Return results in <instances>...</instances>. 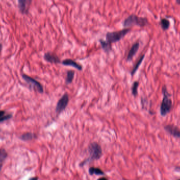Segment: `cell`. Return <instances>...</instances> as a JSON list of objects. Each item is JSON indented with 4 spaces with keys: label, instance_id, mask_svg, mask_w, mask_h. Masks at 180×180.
<instances>
[{
    "label": "cell",
    "instance_id": "cell-1",
    "mask_svg": "<svg viewBox=\"0 0 180 180\" xmlns=\"http://www.w3.org/2000/svg\"><path fill=\"white\" fill-rule=\"evenodd\" d=\"M148 24V20L146 18L140 17L132 14L127 16L123 23V26L125 28H129L133 25H137L144 27Z\"/></svg>",
    "mask_w": 180,
    "mask_h": 180
},
{
    "label": "cell",
    "instance_id": "cell-2",
    "mask_svg": "<svg viewBox=\"0 0 180 180\" xmlns=\"http://www.w3.org/2000/svg\"><path fill=\"white\" fill-rule=\"evenodd\" d=\"M163 98L160 106V113L162 116H165L169 113L172 108V101L170 97V94L165 86H163L162 89Z\"/></svg>",
    "mask_w": 180,
    "mask_h": 180
},
{
    "label": "cell",
    "instance_id": "cell-3",
    "mask_svg": "<svg viewBox=\"0 0 180 180\" xmlns=\"http://www.w3.org/2000/svg\"><path fill=\"white\" fill-rule=\"evenodd\" d=\"M131 31V28H124L119 31L108 32L106 34V40L111 44L117 42L122 39Z\"/></svg>",
    "mask_w": 180,
    "mask_h": 180
},
{
    "label": "cell",
    "instance_id": "cell-4",
    "mask_svg": "<svg viewBox=\"0 0 180 180\" xmlns=\"http://www.w3.org/2000/svg\"><path fill=\"white\" fill-rule=\"evenodd\" d=\"M89 153L90 158L88 159L89 161L97 160L102 155V149L99 144L96 142L91 143L89 146Z\"/></svg>",
    "mask_w": 180,
    "mask_h": 180
},
{
    "label": "cell",
    "instance_id": "cell-5",
    "mask_svg": "<svg viewBox=\"0 0 180 180\" xmlns=\"http://www.w3.org/2000/svg\"><path fill=\"white\" fill-rule=\"evenodd\" d=\"M22 78L28 84L30 85V86L34 90L39 92V93H43V87L40 82H39V81L34 79V78L25 74L22 75Z\"/></svg>",
    "mask_w": 180,
    "mask_h": 180
},
{
    "label": "cell",
    "instance_id": "cell-6",
    "mask_svg": "<svg viewBox=\"0 0 180 180\" xmlns=\"http://www.w3.org/2000/svg\"><path fill=\"white\" fill-rule=\"evenodd\" d=\"M69 100V96L68 93H64L59 100L55 108V111L58 115H59L60 114L65 110L68 105Z\"/></svg>",
    "mask_w": 180,
    "mask_h": 180
},
{
    "label": "cell",
    "instance_id": "cell-7",
    "mask_svg": "<svg viewBox=\"0 0 180 180\" xmlns=\"http://www.w3.org/2000/svg\"><path fill=\"white\" fill-rule=\"evenodd\" d=\"M44 59L47 62L51 63L58 64L61 63L59 57L52 53L47 52L45 53L44 55Z\"/></svg>",
    "mask_w": 180,
    "mask_h": 180
},
{
    "label": "cell",
    "instance_id": "cell-8",
    "mask_svg": "<svg viewBox=\"0 0 180 180\" xmlns=\"http://www.w3.org/2000/svg\"><path fill=\"white\" fill-rule=\"evenodd\" d=\"M164 128L173 136L180 138V130L177 126L173 125H168L165 126Z\"/></svg>",
    "mask_w": 180,
    "mask_h": 180
},
{
    "label": "cell",
    "instance_id": "cell-9",
    "mask_svg": "<svg viewBox=\"0 0 180 180\" xmlns=\"http://www.w3.org/2000/svg\"><path fill=\"white\" fill-rule=\"evenodd\" d=\"M61 63L63 65H65V66L73 67L79 71L82 70V69H83L82 65L71 59H65L62 61Z\"/></svg>",
    "mask_w": 180,
    "mask_h": 180
},
{
    "label": "cell",
    "instance_id": "cell-10",
    "mask_svg": "<svg viewBox=\"0 0 180 180\" xmlns=\"http://www.w3.org/2000/svg\"><path fill=\"white\" fill-rule=\"evenodd\" d=\"M139 47H140V44L138 42H135L132 45L127 55V61H130L132 60V59L133 58L134 56L136 55L137 51L139 50Z\"/></svg>",
    "mask_w": 180,
    "mask_h": 180
},
{
    "label": "cell",
    "instance_id": "cell-11",
    "mask_svg": "<svg viewBox=\"0 0 180 180\" xmlns=\"http://www.w3.org/2000/svg\"><path fill=\"white\" fill-rule=\"evenodd\" d=\"M31 2V1L28 0H19L18 1L19 9L22 13L24 14L28 12V6Z\"/></svg>",
    "mask_w": 180,
    "mask_h": 180
},
{
    "label": "cell",
    "instance_id": "cell-12",
    "mask_svg": "<svg viewBox=\"0 0 180 180\" xmlns=\"http://www.w3.org/2000/svg\"><path fill=\"white\" fill-rule=\"evenodd\" d=\"M99 43L103 51L106 53H109L112 50V44L108 41L99 39Z\"/></svg>",
    "mask_w": 180,
    "mask_h": 180
},
{
    "label": "cell",
    "instance_id": "cell-13",
    "mask_svg": "<svg viewBox=\"0 0 180 180\" xmlns=\"http://www.w3.org/2000/svg\"><path fill=\"white\" fill-rule=\"evenodd\" d=\"M7 153L4 149H0V172L2 170L4 162L7 157Z\"/></svg>",
    "mask_w": 180,
    "mask_h": 180
},
{
    "label": "cell",
    "instance_id": "cell-14",
    "mask_svg": "<svg viewBox=\"0 0 180 180\" xmlns=\"http://www.w3.org/2000/svg\"><path fill=\"white\" fill-rule=\"evenodd\" d=\"M37 137L36 135L32 133H25L22 134L20 137V138L23 141H30L33 140Z\"/></svg>",
    "mask_w": 180,
    "mask_h": 180
},
{
    "label": "cell",
    "instance_id": "cell-15",
    "mask_svg": "<svg viewBox=\"0 0 180 180\" xmlns=\"http://www.w3.org/2000/svg\"><path fill=\"white\" fill-rule=\"evenodd\" d=\"M75 72L73 70H68L67 72L66 77L65 79L66 84H71L74 78Z\"/></svg>",
    "mask_w": 180,
    "mask_h": 180
},
{
    "label": "cell",
    "instance_id": "cell-16",
    "mask_svg": "<svg viewBox=\"0 0 180 180\" xmlns=\"http://www.w3.org/2000/svg\"><path fill=\"white\" fill-rule=\"evenodd\" d=\"M144 57H145V55H143L142 56L140 57V59H139L138 61L137 62V63L135 64V65H134L133 68V69L132 70V71L131 72V75L132 76H134V75L136 73V72H137V69H139L140 65H141V63L143 61V59L144 58Z\"/></svg>",
    "mask_w": 180,
    "mask_h": 180
},
{
    "label": "cell",
    "instance_id": "cell-17",
    "mask_svg": "<svg viewBox=\"0 0 180 180\" xmlns=\"http://www.w3.org/2000/svg\"><path fill=\"white\" fill-rule=\"evenodd\" d=\"M89 173L91 175H92L93 174H95L97 175H104V173L103 172V171L101 170L99 168H94V167H92L89 168Z\"/></svg>",
    "mask_w": 180,
    "mask_h": 180
},
{
    "label": "cell",
    "instance_id": "cell-18",
    "mask_svg": "<svg viewBox=\"0 0 180 180\" xmlns=\"http://www.w3.org/2000/svg\"><path fill=\"white\" fill-rule=\"evenodd\" d=\"M160 25H161V27L163 30H166L170 27V22L168 19L163 18L161 20Z\"/></svg>",
    "mask_w": 180,
    "mask_h": 180
},
{
    "label": "cell",
    "instance_id": "cell-19",
    "mask_svg": "<svg viewBox=\"0 0 180 180\" xmlns=\"http://www.w3.org/2000/svg\"><path fill=\"white\" fill-rule=\"evenodd\" d=\"M139 82L137 81H134L132 86V93L134 96L136 97L138 94V87Z\"/></svg>",
    "mask_w": 180,
    "mask_h": 180
},
{
    "label": "cell",
    "instance_id": "cell-20",
    "mask_svg": "<svg viewBox=\"0 0 180 180\" xmlns=\"http://www.w3.org/2000/svg\"><path fill=\"white\" fill-rule=\"evenodd\" d=\"M12 117V115H11V114H9V115H4L3 117H0V123L1 122H3L4 121H5L6 120H8L10 118H11V117Z\"/></svg>",
    "mask_w": 180,
    "mask_h": 180
},
{
    "label": "cell",
    "instance_id": "cell-21",
    "mask_svg": "<svg viewBox=\"0 0 180 180\" xmlns=\"http://www.w3.org/2000/svg\"><path fill=\"white\" fill-rule=\"evenodd\" d=\"M5 112H4V110H0V117L4 116L5 115Z\"/></svg>",
    "mask_w": 180,
    "mask_h": 180
},
{
    "label": "cell",
    "instance_id": "cell-22",
    "mask_svg": "<svg viewBox=\"0 0 180 180\" xmlns=\"http://www.w3.org/2000/svg\"><path fill=\"white\" fill-rule=\"evenodd\" d=\"M28 180H38V177H31Z\"/></svg>",
    "mask_w": 180,
    "mask_h": 180
},
{
    "label": "cell",
    "instance_id": "cell-23",
    "mask_svg": "<svg viewBox=\"0 0 180 180\" xmlns=\"http://www.w3.org/2000/svg\"><path fill=\"white\" fill-rule=\"evenodd\" d=\"M97 180H108V179L107 178H106V177H102L99 178Z\"/></svg>",
    "mask_w": 180,
    "mask_h": 180
},
{
    "label": "cell",
    "instance_id": "cell-24",
    "mask_svg": "<svg viewBox=\"0 0 180 180\" xmlns=\"http://www.w3.org/2000/svg\"><path fill=\"white\" fill-rule=\"evenodd\" d=\"M2 49V45L1 44H0V51H1Z\"/></svg>",
    "mask_w": 180,
    "mask_h": 180
},
{
    "label": "cell",
    "instance_id": "cell-25",
    "mask_svg": "<svg viewBox=\"0 0 180 180\" xmlns=\"http://www.w3.org/2000/svg\"><path fill=\"white\" fill-rule=\"evenodd\" d=\"M177 3H178L179 4H180V1H177Z\"/></svg>",
    "mask_w": 180,
    "mask_h": 180
},
{
    "label": "cell",
    "instance_id": "cell-26",
    "mask_svg": "<svg viewBox=\"0 0 180 180\" xmlns=\"http://www.w3.org/2000/svg\"><path fill=\"white\" fill-rule=\"evenodd\" d=\"M180 180V179H179V180Z\"/></svg>",
    "mask_w": 180,
    "mask_h": 180
},
{
    "label": "cell",
    "instance_id": "cell-27",
    "mask_svg": "<svg viewBox=\"0 0 180 180\" xmlns=\"http://www.w3.org/2000/svg\"><path fill=\"white\" fill-rule=\"evenodd\" d=\"M0 131H1V130H0Z\"/></svg>",
    "mask_w": 180,
    "mask_h": 180
}]
</instances>
